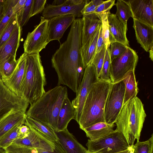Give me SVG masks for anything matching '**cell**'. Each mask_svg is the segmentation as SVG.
<instances>
[{"label":"cell","instance_id":"obj_9","mask_svg":"<svg viewBox=\"0 0 153 153\" xmlns=\"http://www.w3.org/2000/svg\"><path fill=\"white\" fill-rule=\"evenodd\" d=\"M99 79L96 69L93 64H91L85 68L82 80L76 93V97L71 102L76 112L74 120L78 123L88 94L93 84Z\"/></svg>","mask_w":153,"mask_h":153},{"label":"cell","instance_id":"obj_40","mask_svg":"<svg viewBox=\"0 0 153 153\" xmlns=\"http://www.w3.org/2000/svg\"><path fill=\"white\" fill-rule=\"evenodd\" d=\"M102 0H87L85 6L81 11L82 15L94 13L97 7L102 3Z\"/></svg>","mask_w":153,"mask_h":153},{"label":"cell","instance_id":"obj_16","mask_svg":"<svg viewBox=\"0 0 153 153\" xmlns=\"http://www.w3.org/2000/svg\"><path fill=\"white\" fill-rule=\"evenodd\" d=\"M87 0L83 3L77 5H69L63 3L59 5L49 4L45 7L42 11V17L48 19L58 16L73 15L76 17H80L82 15L81 11Z\"/></svg>","mask_w":153,"mask_h":153},{"label":"cell","instance_id":"obj_24","mask_svg":"<svg viewBox=\"0 0 153 153\" xmlns=\"http://www.w3.org/2000/svg\"><path fill=\"white\" fill-rule=\"evenodd\" d=\"M27 116L24 113L13 110L0 120V139L16 125L25 123Z\"/></svg>","mask_w":153,"mask_h":153},{"label":"cell","instance_id":"obj_46","mask_svg":"<svg viewBox=\"0 0 153 153\" xmlns=\"http://www.w3.org/2000/svg\"><path fill=\"white\" fill-rule=\"evenodd\" d=\"M19 133L20 136L19 138L25 137L29 133L28 127L25 124L22 125L19 127Z\"/></svg>","mask_w":153,"mask_h":153},{"label":"cell","instance_id":"obj_14","mask_svg":"<svg viewBox=\"0 0 153 153\" xmlns=\"http://www.w3.org/2000/svg\"><path fill=\"white\" fill-rule=\"evenodd\" d=\"M76 16L73 15L56 16L48 19V41H59L65 32L72 24Z\"/></svg>","mask_w":153,"mask_h":153},{"label":"cell","instance_id":"obj_32","mask_svg":"<svg viewBox=\"0 0 153 153\" xmlns=\"http://www.w3.org/2000/svg\"><path fill=\"white\" fill-rule=\"evenodd\" d=\"M16 57L15 56L10 57L0 68V78L2 80L8 78L15 69L18 63Z\"/></svg>","mask_w":153,"mask_h":153},{"label":"cell","instance_id":"obj_28","mask_svg":"<svg viewBox=\"0 0 153 153\" xmlns=\"http://www.w3.org/2000/svg\"><path fill=\"white\" fill-rule=\"evenodd\" d=\"M117 7L115 15L122 22L127 25L128 19L132 17L130 7L126 1L118 0L115 4Z\"/></svg>","mask_w":153,"mask_h":153},{"label":"cell","instance_id":"obj_45","mask_svg":"<svg viewBox=\"0 0 153 153\" xmlns=\"http://www.w3.org/2000/svg\"><path fill=\"white\" fill-rule=\"evenodd\" d=\"M105 45L102 37L101 27L97 39L96 53L99 51Z\"/></svg>","mask_w":153,"mask_h":153},{"label":"cell","instance_id":"obj_15","mask_svg":"<svg viewBox=\"0 0 153 153\" xmlns=\"http://www.w3.org/2000/svg\"><path fill=\"white\" fill-rule=\"evenodd\" d=\"M110 43L118 42L129 47V42L126 37L127 25L118 19L116 15L109 11L108 16Z\"/></svg>","mask_w":153,"mask_h":153},{"label":"cell","instance_id":"obj_51","mask_svg":"<svg viewBox=\"0 0 153 153\" xmlns=\"http://www.w3.org/2000/svg\"><path fill=\"white\" fill-rule=\"evenodd\" d=\"M127 153H135V152L133 145L131 146H130L129 150Z\"/></svg>","mask_w":153,"mask_h":153},{"label":"cell","instance_id":"obj_10","mask_svg":"<svg viewBox=\"0 0 153 153\" xmlns=\"http://www.w3.org/2000/svg\"><path fill=\"white\" fill-rule=\"evenodd\" d=\"M48 19L41 17V21L34 30L29 32L24 44V53L27 54L39 53L49 42L48 41Z\"/></svg>","mask_w":153,"mask_h":153},{"label":"cell","instance_id":"obj_36","mask_svg":"<svg viewBox=\"0 0 153 153\" xmlns=\"http://www.w3.org/2000/svg\"><path fill=\"white\" fill-rule=\"evenodd\" d=\"M128 46L118 42H114L110 43L109 53L111 62L114 59L120 56L127 49Z\"/></svg>","mask_w":153,"mask_h":153},{"label":"cell","instance_id":"obj_5","mask_svg":"<svg viewBox=\"0 0 153 153\" xmlns=\"http://www.w3.org/2000/svg\"><path fill=\"white\" fill-rule=\"evenodd\" d=\"M45 74L39 53L26 55V69L20 89V96L30 104L45 92Z\"/></svg>","mask_w":153,"mask_h":153},{"label":"cell","instance_id":"obj_53","mask_svg":"<svg viewBox=\"0 0 153 153\" xmlns=\"http://www.w3.org/2000/svg\"><path fill=\"white\" fill-rule=\"evenodd\" d=\"M0 153H5L4 150L1 148H0Z\"/></svg>","mask_w":153,"mask_h":153},{"label":"cell","instance_id":"obj_12","mask_svg":"<svg viewBox=\"0 0 153 153\" xmlns=\"http://www.w3.org/2000/svg\"><path fill=\"white\" fill-rule=\"evenodd\" d=\"M24 124L29 128L28 134L24 137L16 140L12 143L32 148L49 151L53 150L55 147L54 142L37 132L25 121Z\"/></svg>","mask_w":153,"mask_h":153},{"label":"cell","instance_id":"obj_26","mask_svg":"<svg viewBox=\"0 0 153 153\" xmlns=\"http://www.w3.org/2000/svg\"><path fill=\"white\" fill-rule=\"evenodd\" d=\"M25 121L37 132L54 142L58 140L55 131L48 124L27 117Z\"/></svg>","mask_w":153,"mask_h":153},{"label":"cell","instance_id":"obj_25","mask_svg":"<svg viewBox=\"0 0 153 153\" xmlns=\"http://www.w3.org/2000/svg\"><path fill=\"white\" fill-rule=\"evenodd\" d=\"M101 25H102L86 43L82 46L81 52L85 68L91 64L96 53L97 39Z\"/></svg>","mask_w":153,"mask_h":153},{"label":"cell","instance_id":"obj_19","mask_svg":"<svg viewBox=\"0 0 153 153\" xmlns=\"http://www.w3.org/2000/svg\"><path fill=\"white\" fill-rule=\"evenodd\" d=\"M133 19L134 29L137 42L146 51L153 46V27Z\"/></svg>","mask_w":153,"mask_h":153},{"label":"cell","instance_id":"obj_6","mask_svg":"<svg viewBox=\"0 0 153 153\" xmlns=\"http://www.w3.org/2000/svg\"><path fill=\"white\" fill-rule=\"evenodd\" d=\"M86 146L87 151L90 152L115 153L126 150L131 146L128 145L121 133L116 131L108 136L98 140H88Z\"/></svg>","mask_w":153,"mask_h":153},{"label":"cell","instance_id":"obj_13","mask_svg":"<svg viewBox=\"0 0 153 153\" xmlns=\"http://www.w3.org/2000/svg\"><path fill=\"white\" fill-rule=\"evenodd\" d=\"M132 14V18L153 27V0H129L126 1Z\"/></svg>","mask_w":153,"mask_h":153},{"label":"cell","instance_id":"obj_43","mask_svg":"<svg viewBox=\"0 0 153 153\" xmlns=\"http://www.w3.org/2000/svg\"><path fill=\"white\" fill-rule=\"evenodd\" d=\"M55 147L53 151L37 149L38 153H66L59 140L54 141Z\"/></svg>","mask_w":153,"mask_h":153},{"label":"cell","instance_id":"obj_47","mask_svg":"<svg viewBox=\"0 0 153 153\" xmlns=\"http://www.w3.org/2000/svg\"><path fill=\"white\" fill-rule=\"evenodd\" d=\"M86 1V0H66L64 3L69 5H77Z\"/></svg>","mask_w":153,"mask_h":153},{"label":"cell","instance_id":"obj_54","mask_svg":"<svg viewBox=\"0 0 153 153\" xmlns=\"http://www.w3.org/2000/svg\"><path fill=\"white\" fill-rule=\"evenodd\" d=\"M87 153H98L96 152H88L87 151Z\"/></svg>","mask_w":153,"mask_h":153},{"label":"cell","instance_id":"obj_39","mask_svg":"<svg viewBox=\"0 0 153 153\" xmlns=\"http://www.w3.org/2000/svg\"><path fill=\"white\" fill-rule=\"evenodd\" d=\"M5 153H38L37 149L12 143L5 149Z\"/></svg>","mask_w":153,"mask_h":153},{"label":"cell","instance_id":"obj_31","mask_svg":"<svg viewBox=\"0 0 153 153\" xmlns=\"http://www.w3.org/2000/svg\"><path fill=\"white\" fill-rule=\"evenodd\" d=\"M19 23L17 15L14 14L1 33L0 36V46L9 39Z\"/></svg>","mask_w":153,"mask_h":153},{"label":"cell","instance_id":"obj_27","mask_svg":"<svg viewBox=\"0 0 153 153\" xmlns=\"http://www.w3.org/2000/svg\"><path fill=\"white\" fill-rule=\"evenodd\" d=\"M125 86L123 105L130 100L137 97L139 89L136 80L134 71H131L126 74L122 80Z\"/></svg>","mask_w":153,"mask_h":153},{"label":"cell","instance_id":"obj_44","mask_svg":"<svg viewBox=\"0 0 153 153\" xmlns=\"http://www.w3.org/2000/svg\"><path fill=\"white\" fill-rule=\"evenodd\" d=\"M27 0H19L16 5L13 7V13L17 15L24 7Z\"/></svg>","mask_w":153,"mask_h":153},{"label":"cell","instance_id":"obj_21","mask_svg":"<svg viewBox=\"0 0 153 153\" xmlns=\"http://www.w3.org/2000/svg\"><path fill=\"white\" fill-rule=\"evenodd\" d=\"M82 45L88 41L91 36L101 25L99 16L93 13L82 16Z\"/></svg>","mask_w":153,"mask_h":153},{"label":"cell","instance_id":"obj_48","mask_svg":"<svg viewBox=\"0 0 153 153\" xmlns=\"http://www.w3.org/2000/svg\"><path fill=\"white\" fill-rule=\"evenodd\" d=\"M4 0H0V21L4 16L3 13V4Z\"/></svg>","mask_w":153,"mask_h":153},{"label":"cell","instance_id":"obj_3","mask_svg":"<svg viewBox=\"0 0 153 153\" xmlns=\"http://www.w3.org/2000/svg\"><path fill=\"white\" fill-rule=\"evenodd\" d=\"M146 115L141 100L135 97L128 101L122 108L115 122V130L121 133L129 146L139 141Z\"/></svg>","mask_w":153,"mask_h":153},{"label":"cell","instance_id":"obj_35","mask_svg":"<svg viewBox=\"0 0 153 153\" xmlns=\"http://www.w3.org/2000/svg\"><path fill=\"white\" fill-rule=\"evenodd\" d=\"M133 146L135 153H150L153 149V134L148 140L137 141Z\"/></svg>","mask_w":153,"mask_h":153},{"label":"cell","instance_id":"obj_22","mask_svg":"<svg viewBox=\"0 0 153 153\" xmlns=\"http://www.w3.org/2000/svg\"><path fill=\"white\" fill-rule=\"evenodd\" d=\"M76 112L71 102L67 97L64 100L58 115L57 125L56 131L67 128L68 124L72 119H75Z\"/></svg>","mask_w":153,"mask_h":153},{"label":"cell","instance_id":"obj_2","mask_svg":"<svg viewBox=\"0 0 153 153\" xmlns=\"http://www.w3.org/2000/svg\"><path fill=\"white\" fill-rule=\"evenodd\" d=\"M68 96L66 86L57 85L45 92L30 105L26 113L28 117L48 124L56 131L59 111L64 99Z\"/></svg>","mask_w":153,"mask_h":153},{"label":"cell","instance_id":"obj_18","mask_svg":"<svg viewBox=\"0 0 153 153\" xmlns=\"http://www.w3.org/2000/svg\"><path fill=\"white\" fill-rule=\"evenodd\" d=\"M22 31L19 23L9 39L0 46V68L10 57L16 56L20 44Z\"/></svg>","mask_w":153,"mask_h":153},{"label":"cell","instance_id":"obj_20","mask_svg":"<svg viewBox=\"0 0 153 153\" xmlns=\"http://www.w3.org/2000/svg\"><path fill=\"white\" fill-rule=\"evenodd\" d=\"M58 140L66 153H87V150L79 143L67 128L56 131Z\"/></svg>","mask_w":153,"mask_h":153},{"label":"cell","instance_id":"obj_30","mask_svg":"<svg viewBox=\"0 0 153 153\" xmlns=\"http://www.w3.org/2000/svg\"><path fill=\"white\" fill-rule=\"evenodd\" d=\"M19 0H4L3 10L6 11L1 20L0 21V36L3 30L9 20L14 13L13 8Z\"/></svg>","mask_w":153,"mask_h":153},{"label":"cell","instance_id":"obj_50","mask_svg":"<svg viewBox=\"0 0 153 153\" xmlns=\"http://www.w3.org/2000/svg\"><path fill=\"white\" fill-rule=\"evenodd\" d=\"M149 57L153 61V46L152 47L149 51Z\"/></svg>","mask_w":153,"mask_h":153},{"label":"cell","instance_id":"obj_17","mask_svg":"<svg viewBox=\"0 0 153 153\" xmlns=\"http://www.w3.org/2000/svg\"><path fill=\"white\" fill-rule=\"evenodd\" d=\"M26 55L24 53L20 56L17 59V65L12 74L7 78L1 80L10 90L19 96L20 87L26 69Z\"/></svg>","mask_w":153,"mask_h":153},{"label":"cell","instance_id":"obj_1","mask_svg":"<svg viewBox=\"0 0 153 153\" xmlns=\"http://www.w3.org/2000/svg\"><path fill=\"white\" fill-rule=\"evenodd\" d=\"M82 18L75 19L71 25L66 41L53 55L52 67L57 73L58 85H65L76 93L85 68L81 55Z\"/></svg>","mask_w":153,"mask_h":153},{"label":"cell","instance_id":"obj_38","mask_svg":"<svg viewBox=\"0 0 153 153\" xmlns=\"http://www.w3.org/2000/svg\"><path fill=\"white\" fill-rule=\"evenodd\" d=\"M111 59L109 48L106 49L101 71L99 78L102 80L111 82L109 76Z\"/></svg>","mask_w":153,"mask_h":153},{"label":"cell","instance_id":"obj_49","mask_svg":"<svg viewBox=\"0 0 153 153\" xmlns=\"http://www.w3.org/2000/svg\"><path fill=\"white\" fill-rule=\"evenodd\" d=\"M66 0H55L52 2V4L55 5H59L63 4Z\"/></svg>","mask_w":153,"mask_h":153},{"label":"cell","instance_id":"obj_29","mask_svg":"<svg viewBox=\"0 0 153 153\" xmlns=\"http://www.w3.org/2000/svg\"><path fill=\"white\" fill-rule=\"evenodd\" d=\"M24 124L22 123L16 125L0 139V148L4 150L20 137L19 128Z\"/></svg>","mask_w":153,"mask_h":153},{"label":"cell","instance_id":"obj_11","mask_svg":"<svg viewBox=\"0 0 153 153\" xmlns=\"http://www.w3.org/2000/svg\"><path fill=\"white\" fill-rule=\"evenodd\" d=\"M29 104L10 90L0 78V120L13 110L26 113Z\"/></svg>","mask_w":153,"mask_h":153},{"label":"cell","instance_id":"obj_8","mask_svg":"<svg viewBox=\"0 0 153 153\" xmlns=\"http://www.w3.org/2000/svg\"><path fill=\"white\" fill-rule=\"evenodd\" d=\"M138 59L135 51L128 47L123 54L111 61L109 76L111 82L121 80L128 72L134 71Z\"/></svg>","mask_w":153,"mask_h":153},{"label":"cell","instance_id":"obj_7","mask_svg":"<svg viewBox=\"0 0 153 153\" xmlns=\"http://www.w3.org/2000/svg\"><path fill=\"white\" fill-rule=\"evenodd\" d=\"M125 91V84L122 80L112 83L104 106L105 123H115L123 105Z\"/></svg>","mask_w":153,"mask_h":153},{"label":"cell","instance_id":"obj_23","mask_svg":"<svg viewBox=\"0 0 153 153\" xmlns=\"http://www.w3.org/2000/svg\"><path fill=\"white\" fill-rule=\"evenodd\" d=\"M115 123L101 122L95 124L83 130L89 139L94 140L108 136L115 132Z\"/></svg>","mask_w":153,"mask_h":153},{"label":"cell","instance_id":"obj_55","mask_svg":"<svg viewBox=\"0 0 153 153\" xmlns=\"http://www.w3.org/2000/svg\"><path fill=\"white\" fill-rule=\"evenodd\" d=\"M150 153H153V149L152 150Z\"/></svg>","mask_w":153,"mask_h":153},{"label":"cell","instance_id":"obj_52","mask_svg":"<svg viewBox=\"0 0 153 153\" xmlns=\"http://www.w3.org/2000/svg\"><path fill=\"white\" fill-rule=\"evenodd\" d=\"M129 147H130L128 149H127L126 150H124L123 151H121L120 152H116L115 153H127L129 150Z\"/></svg>","mask_w":153,"mask_h":153},{"label":"cell","instance_id":"obj_34","mask_svg":"<svg viewBox=\"0 0 153 153\" xmlns=\"http://www.w3.org/2000/svg\"><path fill=\"white\" fill-rule=\"evenodd\" d=\"M108 12L101 13L99 15V18L101 20L102 35L106 49L109 48L110 45L108 19Z\"/></svg>","mask_w":153,"mask_h":153},{"label":"cell","instance_id":"obj_33","mask_svg":"<svg viewBox=\"0 0 153 153\" xmlns=\"http://www.w3.org/2000/svg\"><path fill=\"white\" fill-rule=\"evenodd\" d=\"M33 1V0H27L24 7L19 14L17 15L18 22L22 28L31 17Z\"/></svg>","mask_w":153,"mask_h":153},{"label":"cell","instance_id":"obj_41","mask_svg":"<svg viewBox=\"0 0 153 153\" xmlns=\"http://www.w3.org/2000/svg\"><path fill=\"white\" fill-rule=\"evenodd\" d=\"M115 0L104 1L97 7L94 13L99 16L100 14L108 12L111 8L115 5Z\"/></svg>","mask_w":153,"mask_h":153},{"label":"cell","instance_id":"obj_37","mask_svg":"<svg viewBox=\"0 0 153 153\" xmlns=\"http://www.w3.org/2000/svg\"><path fill=\"white\" fill-rule=\"evenodd\" d=\"M106 49L105 45L99 51L96 53L91 63L96 69L98 78L101 71Z\"/></svg>","mask_w":153,"mask_h":153},{"label":"cell","instance_id":"obj_4","mask_svg":"<svg viewBox=\"0 0 153 153\" xmlns=\"http://www.w3.org/2000/svg\"><path fill=\"white\" fill-rule=\"evenodd\" d=\"M112 83L99 78L94 83L84 103L78 123L82 130L96 123L105 122L104 108Z\"/></svg>","mask_w":153,"mask_h":153},{"label":"cell","instance_id":"obj_42","mask_svg":"<svg viewBox=\"0 0 153 153\" xmlns=\"http://www.w3.org/2000/svg\"><path fill=\"white\" fill-rule=\"evenodd\" d=\"M46 1V0H33L31 17L43 11Z\"/></svg>","mask_w":153,"mask_h":153}]
</instances>
